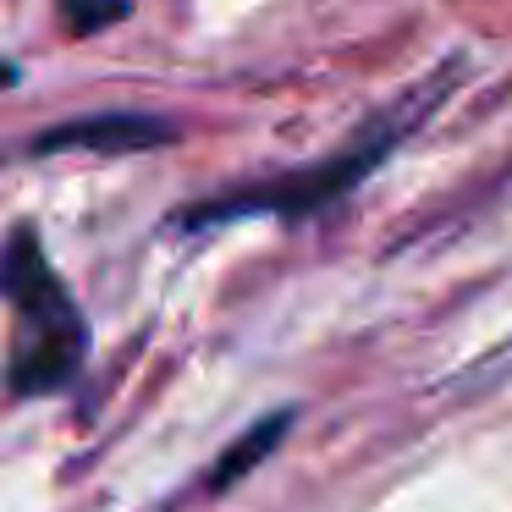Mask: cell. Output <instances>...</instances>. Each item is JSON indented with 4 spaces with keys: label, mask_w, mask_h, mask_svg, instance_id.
<instances>
[{
    "label": "cell",
    "mask_w": 512,
    "mask_h": 512,
    "mask_svg": "<svg viewBox=\"0 0 512 512\" xmlns=\"http://www.w3.org/2000/svg\"><path fill=\"white\" fill-rule=\"evenodd\" d=\"M287 424H292V413H270V419H259L254 430H248L243 441L232 446V452H221V463H215L210 485H215V490H226V485H237L243 474H254V468H259V463H265V457L281 446Z\"/></svg>",
    "instance_id": "4"
},
{
    "label": "cell",
    "mask_w": 512,
    "mask_h": 512,
    "mask_svg": "<svg viewBox=\"0 0 512 512\" xmlns=\"http://www.w3.org/2000/svg\"><path fill=\"white\" fill-rule=\"evenodd\" d=\"M0 298L12 303V353H6L12 391L17 397L61 391L89 353V320L56 276L34 226H17L0 243Z\"/></svg>",
    "instance_id": "2"
},
{
    "label": "cell",
    "mask_w": 512,
    "mask_h": 512,
    "mask_svg": "<svg viewBox=\"0 0 512 512\" xmlns=\"http://www.w3.org/2000/svg\"><path fill=\"white\" fill-rule=\"evenodd\" d=\"M452 83H457V67L435 72V78L419 83L402 105H391V111H380L375 122L358 127L336 155L314 160V166H298V171H287V177L248 182V188H237V193H215V199L171 215V226H182V232H204V226H226V221H243V215H281V221H298V215L325 210V204H336L342 193H353L358 182H364L369 171H375L380 160H386L391 149H397L402 138H408L413 127L446 100Z\"/></svg>",
    "instance_id": "1"
},
{
    "label": "cell",
    "mask_w": 512,
    "mask_h": 512,
    "mask_svg": "<svg viewBox=\"0 0 512 512\" xmlns=\"http://www.w3.org/2000/svg\"><path fill=\"white\" fill-rule=\"evenodd\" d=\"M56 12L72 39H94V34H111L116 23H127L133 0H56Z\"/></svg>",
    "instance_id": "5"
},
{
    "label": "cell",
    "mask_w": 512,
    "mask_h": 512,
    "mask_svg": "<svg viewBox=\"0 0 512 512\" xmlns=\"http://www.w3.org/2000/svg\"><path fill=\"white\" fill-rule=\"evenodd\" d=\"M182 138V122L155 111H94V116H72V122L39 127L28 138V155H138V149H166Z\"/></svg>",
    "instance_id": "3"
}]
</instances>
